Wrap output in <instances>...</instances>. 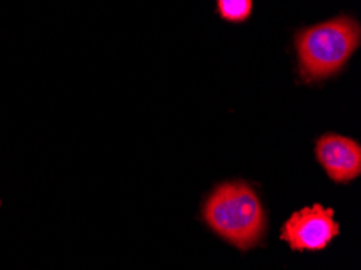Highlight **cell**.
<instances>
[{
  "label": "cell",
  "mask_w": 361,
  "mask_h": 270,
  "mask_svg": "<svg viewBox=\"0 0 361 270\" xmlns=\"http://www.w3.org/2000/svg\"><path fill=\"white\" fill-rule=\"evenodd\" d=\"M219 15L227 21H245L253 10V0H217Z\"/></svg>",
  "instance_id": "5b68a950"
},
{
  "label": "cell",
  "mask_w": 361,
  "mask_h": 270,
  "mask_svg": "<svg viewBox=\"0 0 361 270\" xmlns=\"http://www.w3.org/2000/svg\"><path fill=\"white\" fill-rule=\"evenodd\" d=\"M202 220L216 235L240 251L258 246L267 230V219L258 192L246 181L219 185L202 206Z\"/></svg>",
  "instance_id": "6da1fadb"
},
{
  "label": "cell",
  "mask_w": 361,
  "mask_h": 270,
  "mask_svg": "<svg viewBox=\"0 0 361 270\" xmlns=\"http://www.w3.org/2000/svg\"><path fill=\"white\" fill-rule=\"evenodd\" d=\"M0 204H2V201H0Z\"/></svg>",
  "instance_id": "8992f818"
},
{
  "label": "cell",
  "mask_w": 361,
  "mask_h": 270,
  "mask_svg": "<svg viewBox=\"0 0 361 270\" xmlns=\"http://www.w3.org/2000/svg\"><path fill=\"white\" fill-rule=\"evenodd\" d=\"M316 159L336 183H347L361 173V147L345 136H321L316 142Z\"/></svg>",
  "instance_id": "277c9868"
},
{
  "label": "cell",
  "mask_w": 361,
  "mask_h": 270,
  "mask_svg": "<svg viewBox=\"0 0 361 270\" xmlns=\"http://www.w3.org/2000/svg\"><path fill=\"white\" fill-rule=\"evenodd\" d=\"M360 39L358 21L350 16H337L298 31L295 47L300 78L305 82H314L338 73L358 49Z\"/></svg>",
  "instance_id": "7a4b0ae2"
},
{
  "label": "cell",
  "mask_w": 361,
  "mask_h": 270,
  "mask_svg": "<svg viewBox=\"0 0 361 270\" xmlns=\"http://www.w3.org/2000/svg\"><path fill=\"white\" fill-rule=\"evenodd\" d=\"M341 233L334 211L321 204L295 212L282 227V240L293 251H322Z\"/></svg>",
  "instance_id": "3957f363"
}]
</instances>
